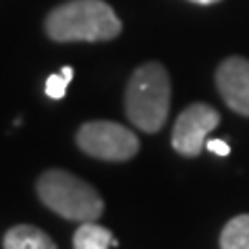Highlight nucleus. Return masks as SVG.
I'll list each match as a JSON object with an SVG mask.
<instances>
[{"instance_id": "obj_10", "label": "nucleus", "mask_w": 249, "mask_h": 249, "mask_svg": "<svg viewBox=\"0 0 249 249\" xmlns=\"http://www.w3.org/2000/svg\"><path fill=\"white\" fill-rule=\"evenodd\" d=\"M69 81H71V79H69V77L62 71L50 75L48 79H46V88H44L46 96L52 98V100H62V98H65V93H67Z\"/></svg>"}, {"instance_id": "obj_11", "label": "nucleus", "mask_w": 249, "mask_h": 249, "mask_svg": "<svg viewBox=\"0 0 249 249\" xmlns=\"http://www.w3.org/2000/svg\"><path fill=\"white\" fill-rule=\"evenodd\" d=\"M206 147L216 156H229L231 154V145L227 142H222V139H210V142H206Z\"/></svg>"}, {"instance_id": "obj_8", "label": "nucleus", "mask_w": 249, "mask_h": 249, "mask_svg": "<svg viewBox=\"0 0 249 249\" xmlns=\"http://www.w3.org/2000/svg\"><path fill=\"white\" fill-rule=\"evenodd\" d=\"M112 232L96 222H81L73 235V249H108L112 247Z\"/></svg>"}, {"instance_id": "obj_9", "label": "nucleus", "mask_w": 249, "mask_h": 249, "mask_svg": "<svg viewBox=\"0 0 249 249\" xmlns=\"http://www.w3.org/2000/svg\"><path fill=\"white\" fill-rule=\"evenodd\" d=\"M220 249H249V214L235 216L220 232Z\"/></svg>"}, {"instance_id": "obj_4", "label": "nucleus", "mask_w": 249, "mask_h": 249, "mask_svg": "<svg viewBox=\"0 0 249 249\" xmlns=\"http://www.w3.org/2000/svg\"><path fill=\"white\" fill-rule=\"evenodd\" d=\"M77 145L98 160L124 162L139 152V139L131 129L112 121H89L77 131Z\"/></svg>"}, {"instance_id": "obj_1", "label": "nucleus", "mask_w": 249, "mask_h": 249, "mask_svg": "<svg viewBox=\"0 0 249 249\" xmlns=\"http://www.w3.org/2000/svg\"><path fill=\"white\" fill-rule=\"evenodd\" d=\"M121 29V19L104 0H69L46 19V34L54 42H108Z\"/></svg>"}, {"instance_id": "obj_2", "label": "nucleus", "mask_w": 249, "mask_h": 249, "mask_svg": "<svg viewBox=\"0 0 249 249\" xmlns=\"http://www.w3.org/2000/svg\"><path fill=\"white\" fill-rule=\"evenodd\" d=\"M124 112L137 129L156 133L170 112V77L158 62L135 69L124 91Z\"/></svg>"}, {"instance_id": "obj_3", "label": "nucleus", "mask_w": 249, "mask_h": 249, "mask_svg": "<svg viewBox=\"0 0 249 249\" xmlns=\"http://www.w3.org/2000/svg\"><path fill=\"white\" fill-rule=\"evenodd\" d=\"M42 204L67 220L93 222L104 212V201L89 183L62 168H50L37 178Z\"/></svg>"}, {"instance_id": "obj_7", "label": "nucleus", "mask_w": 249, "mask_h": 249, "mask_svg": "<svg viewBox=\"0 0 249 249\" xmlns=\"http://www.w3.org/2000/svg\"><path fill=\"white\" fill-rule=\"evenodd\" d=\"M4 249H58L44 231L31 224L13 227L4 235Z\"/></svg>"}, {"instance_id": "obj_5", "label": "nucleus", "mask_w": 249, "mask_h": 249, "mask_svg": "<svg viewBox=\"0 0 249 249\" xmlns=\"http://www.w3.org/2000/svg\"><path fill=\"white\" fill-rule=\"evenodd\" d=\"M220 123V112L212 108L210 104L196 102L187 106L185 110L178 114V119L173 127V143L175 152L187 158H196L206 147V137L212 133Z\"/></svg>"}, {"instance_id": "obj_6", "label": "nucleus", "mask_w": 249, "mask_h": 249, "mask_svg": "<svg viewBox=\"0 0 249 249\" xmlns=\"http://www.w3.org/2000/svg\"><path fill=\"white\" fill-rule=\"evenodd\" d=\"M216 85L231 110L249 116V60L231 56L220 62L216 71Z\"/></svg>"}, {"instance_id": "obj_12", "label": "nucleus", "mask_w": 249, "mask_h": 249, "mask_svg": "<svg viewBox=\"0 0 249 249\" xmlns=\"http://www.w3.org/2000/svg\"><path fill=\"white\" fill-rule=\"evenodd\" d=\"M191 2H196V4H214V2H218V0H191Z\"/></svg>"}]
</instances>
